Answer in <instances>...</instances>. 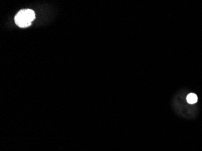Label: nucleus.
<instances>
[{"mask_svg": "<svg viewBox=\"0 0 202 151\" xmlns=\"http://www.w3.org/2000/svg\"><path fill=\"white\" fill-rule=\"evenodd\" d=\"M35 18V12L31 9H23L18 12L15 17L17 26L21 28L27 27L31 25Z\"/></svg>", "mask_w": 202, "mask_h": 151, "instance_id": "obj_1", "label": "nucleus"}, {"mask_svg": "<svg viewBox=\"0 0 202 151\" xmlns=\"http://www.w3.org/2000/svg\"><path fill=\"white\" fill-rule=\"evenodd\" d=\"M186 102L189 104L193 105V104H196L198 102V97L194 93H189L186 96Z\"/></svg>", "mask_w": 202, "mask_h": 151, "instance_id": "obj_2", "label": "nucleus"}]
</instances>
